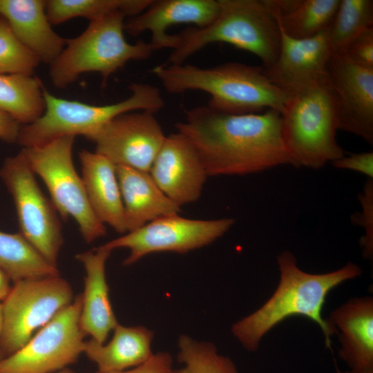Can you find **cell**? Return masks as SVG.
<instances>
[{"label":"cell","mask_w":373,"mask_h":373,"mask_svg":"<svg viewBox=\"0 0 373 373\" xmlns=\"http://www.w3.org/2000/svg\"><path fill=\"white\" fill-rule=\"evenodd\" d=\"M177 132L193 144L208 176L245 175L292 162L285 146L280 113L234 115L207 105L186 111Z\"/></svg>","instance_id":"obj_1"},{"label":"cell","mask_w":373,"mask_h":373,"mask_svg":"<svg viewBox=\"0 0 373 373\" xmlns=\"http://www.w3.org/2000/svg\"><path fill=\"white\" fill-rule=\"evenodd\" d=\"M280 280L271 296L253 313L231 327L233 336L249 352L256 351L262 338L278 324L295 316H305L321 329L325 345L331 348V337L336 329L323 316L328 294L341 284L361 276V267L348 262L341 268L324 274H310L297 265L294 255L281 252L277 257Z\"/></svg>","instance_id":"obj_2"},{"label":"cell","mask_w":373,"mask_h":373,"mask_svg":"<svg viewBox=\"0 0 373 373\" xmlns=\"http://www.w3.org/2000/svg\"><path fill=\"white\" fill-rule=\"evenodd\" d=\"M151 72L168 93H207L211 97L207 106L229 114L258 113L265 108L281 114L289 96L270 82L263 68L239 62L209 68L164 64Z\"/></svg>","instance_id":"obj_3"},{"label":"cell","mask_w":373,"mask_h":373,"mask_svg":"<svg viewBox=\"0 0 373 373\" xmlns=\"http://www.w3.org/2000/svg\"><path fill=\"white\" fill-rule=\"evenodd\" d=\"M280 117L292 166L318 169L346 154L336 139L338 105L328 74L289 94Z\"/></svg>","instance_id":"obj_4"},{"label":"cell","mask_w":373,"mask_h":373,"mask_svg":"<svg viewBox=\"0 0 373 373\" xmlns=\"http://www.w3.org/2000/svg\"><path fill=\"white\" fill-rule=\"evenodd\" d=\"M216 19L204 28L190 27L180 32L178 46L165 64H181L213 43H227L256 55L267 69L280 47L278 21L265 0H218Z\"/></svg>","instance_id":"obj_5"},{"label":"cell","mask_w":373,"mask_h":373,"mask_svg":"<svg viewBox=\"0 0 373 373\" xmlns=\"http://www.w3.org/2000/svg\"><path fill=\"white\" fill-rule=\"evenodd\" d=\"M129 88L131 95L123 101L94 106L57 97L44 87L45 111L34 122L21 125L17 142L29 148L64 136L81 135L88 139L121 114L135 111L155 113L164 106L160 90L152 85L136 83Z\"/></svg>","instance_id":"obj_6"},{"label":"cell","mask_w":373,"mask_h":373,"mask_svg":"<svg viewBox=\"0 0 373 373\" xmlns=\"http://www.w3.org/2000/svg\"><path fill=\"white\" fill-rule=\"evenodd\" d=\"M122 12L91 21L79 36L67 40L66 46L50 64V76L57 88H65L88 72L99 73L105 84L109 76L128 61L148 59L154 50L149 43L131 44L124 38Z\"/></svg>","instance_id":"obj_7"},{"label":"cell","mask_w":373,"mask_h":373,"mask_svg":"<svg viewBox=\"0 0 373 373\" xmlns=\"http://www.w3.org/2000/svg\"><path fill=\"white\" fill-rule=\"evenodd\" d=\"M75 137H60L23 149L32 171L46 184L59 216L64 220L72 217L84 241L90 243L104 236L106 228L93 212L82 177L74 166Z\"/></svg>","instance_id":"obj_8"},{"label":"cell","mask_w":373,"mask_h":373,"mask_svg":"<svg viewBox=\"0 0 373 373\" xmlns=\"http://www.w3.org/2000/svg\"><path fill=\"white\" fill-rule=\"evenodd\" d=\"M0 176L13 199L19 233L46 261L57 267L64 244L59 215L41 190L23 149L4 160Z\"/></svg>","instance_id":"obj_9"},{"label":"cell","mask_w":373,"mask_h":373,"mask_svg":"<svg viewBox=\"0 0 373 373\" xmlns=\"http://www.w3.org/2000/svg\"><path fill=\"white\" fill-rule=\"evenodd\" d=\"M73 299L71 286L59 275L14 283L1 303V359L24 346L36 330L47 324Z\"/></svg>","instance_id":"obj_10"},{"label":"cell","mask_w":373,"mask_h":373,"mask_svg":"<svg viewBox=\"0 0 373 373\" xmlns=\"http://www.w3.org/2000/svg\"><path fill=\"white\" fill-rule=\"evenodd\" d=\"M82 294L14 354L0 360V373H55L76 362L86 336L80 327Z\"/></svg>","instance_id":"obj_11"},{"label":"cell","mask_w":373,"mask_h":373,"mask_svg":"<svg viewBox=\"0 0 373 373\" xmlns=\"http://www.w3.org/2000/svg\"><path fill=\"white\" fill-rule=\"evenodd\" d=\"M234 219L195 220L178 215L168 216L146 223L103 245L114 250L126 248L123 265H131L143 257L157 252L185 254L207 246L224 236Z\"/></svg>","instance_id":"obj_12"},{"label":"cell","mask_w":373,"mask_h":373,"mask_svg":"<svg viewBox=\"0 0 373 373\" xmlns=\"http://www.w3.org/2000/svg\"><path fill=\"white\" fill-rule=\"evenodd\" d=\"M165 137L153 113L135 111L115 117L88 140L116 166L149 172Z\"/></svg>","instance_id":"obj_13"},{"label":"cell","mask_w":373,"mask_h":373,"mask_svg":"<svg viewBox=\"0 0 373 373\" xmlns=\"http://www.w3.org/2000/svg\"><path fill=\"white\" fill-rule=\"evenodd\" d=\"M338 105V128L373 144V68L332 54L327 66Z\"/></svg>","instance_id":"obj_14"},{"label":"cell","mask_w":373,"mask_h":373,"mask_svg":"<svg viewBox=\"0 0 373 373\" xmlns=\"http://www.w3.org/2000/svg\"><path fill=\"white\" fill-rule=\"evenodd\" d=\"M149 173L161 191L180 207L199 199L208 177L196 149L179 132L166 136Z\"/></svg>","instance_id":"obj_15"},{"label":"cell","mask_w":373,"mask_h":373,"mask_svg":"<svg viewBox=\"0 0 373 373\" xmlns=\"http://www.w3.org/2000/svg\"><path fill=\"white\" fill-rule=\"evenodd\" d=\"M328 28L307 39L290 37L280 28L278 55L271 67L264 69L270 82L291 94L327 76L332 55Z\"/></svg>","instance_id":"obj_16"},{"label":"cell","mask_w":373,"mask_h":373,"mask_svg":"<svg viewBox=\"0 0 373 373\" xmlns=\"http://www.w3.org/2000/svg\"><path fill=\"white\" fill-rule=\"evenodd\" d=\"M219 11L218 0H153L142 12L125 20L124 31L136 37L149 30V44L154 50H173L178 46L180 37L166 32L170 26L193 23L204 28L216 19Z\"/></svg>","instance_id":"obj_17"},{"label":"cell","mask_w":373,"mask_h":373,"mask_svg":"<svg viewBox=\"0 0 373 373\" xmlns=\"http://www.w3.org/2000/svg\"><path fill=\"white\" fill-rule=\"evenodd\" d=\"M111 252L101 245L75 256L85 270L80 327L86 335L100 343L106 342L118 324L106 278V263Z\"/></svg>","instance_id":"obj_18"},{"label":"cell","mask_w":373,"mask_h":373,"mask_svg":"<svg viewBox=\"0 0 373 373\" xmlns=\"http://www.w3.org/2000/svg\"><path fill=\"white\" fill-rule=\"evenodd\" d=\"M0 16L39 61L51 64L63 50L66 40L52 30L46 12V1L0 0Z\"/></svg>","instance_id":"obj_19"},{"label":"cell","mask_w":373,"mask_h":373,"mask_svg":"<svg viewBox=\"0 0 373 373\" xmlns=\"http://www.w3.org/2000/svg\"><path fill=\"white\" fill-rule=\"evenodd\" d=\"M329 321L339 334V356L350 370L373 367V298H354L336 308Z\"/></svg>","instance_id":"obj_20"},{"label":"cell","mask_w":373,"mask_h":373,"mask_svg":"<svg viewBox=\"0 0 373 373\" xmlns=\"http://www.w3.org/2000/svg\"><path fill=\"white\" fill-rule=\"evenodd\" d=\"M82 179L90 205L99 220L116 232L127 233L116 165L104 155L79 152Z\"/></svg>","instance_id":"obj_21"},{"label":"cell","mask_w":373,"mask_h":373,"mask_svg":"<svg viewBox=\"0 0 373 373\" xmlns=\"http://www.w3.org/2000/svg\"><path fill=\"white\" fill-rule=\"evenodd\" d=\"M127 233L157 218L178 215L180 207L158 187L149 172L116 166Z\"/></svg>","instance_id":"obj_22"},{"label":"cell","mask_w":373,"mask_h":373,"mask_svg":"<svg viewBox=\"0 0 373 373\" xmlns=\"http://www.w3.org/2000/svg\"><path fill=\"white\" fill-rule=\"evenodd\" d=\"M113 332L107 343H98L93 338L84 342L83 353L96 364L97 372L128 370L144 363L153 354V332L147 327L118 323Z\"/></svg>","instance_id":"obj_23"},{"label":"cell","mask_w":373,"mask_h":373,"mask_svg":"<svg viewBox=\"0 0 373 373\" xmlns=\"http://www.w3.org/2000/svg\"><path fill=\"white\" fill-rule=\"evenodd\" d=\"M280 28L295 39L314 37L330 26L340 0H265Z\"/></svg>","instance_id":"obj_24"},{"label":"cell","mask_w":373,"mask_h":373,"mask_svg":"<svg viewBox=\"0 0 373 373\" xmlns=\"http://www.w3.org/2000/svg\"><path fill=\"white\" fill-rule=\"evenodd\" d=\"M44 87L40 79L32 75H0V111L20 124L34 122L45 111Z\"/></svg>","instance_id":"obj_25"},{"label":"cell","mask_w":373,"mask_h":373,"mask_svg":"<svg viewBox=\"0 0 373 373\" xmlns=\"http://www.w3.org/2000/svg\"><path fill=\"white\" fill-rule=\"evenodd\" d=\"M0 269L14 283L59 275L57 267L46 261L19 232L0 231Z\"/></svg>","instance_id":"obj_26"},{"label":"cell","mask_w":373,"mask_h":373,"mask_svg":"<svg viewBox=\"0 0 373 373\" xmlns=\"http://www.w3.org/2000/svg\"><path fill=\"white\" fill-rule=\"evenodd\" d=\"M153 0H48L46 12L51 25H57L74 17L91 21L115 12L125 13L128 18L145 10Z\"/></svg>","instance_id":"obj_27"},{"label":"cell","mask_w":373,"mask_h":373,"mask_svg":"<svg viewBox=\"0 0 373 373\" xmlns=\"http://www.w3.org/2000/svg\"><path fill=\"white\" fill-rule=\"evenodd\" d=\"M372 27V0H340L328 28L332 54H342L354 38Z\"/></svg>","instance_id":"obj_28"},{"label":"cell","mask_w":373,"mask_h":373,"mask_svg":"<svg viewBox=\"0 0 373 373\" xmlns=\"http://www.w3.org/2000/svg\"><path fill=\"white\" fill-rule=\"evenodd\" d=\"M178 361L186 373H240L234 362L220 354L210 342L200 341L188 335L178 341Z\"/></svg>","instance_id":"obj_29"},{"label":"cell","mask_w":373,"mask_h":373,"mask_svg":"<svg viewBox=\"0 0 373 373\" xmlns=\"http://www.w3.org/2000/svg\"><path fill=\"white\" fill-rule=\"evenodd\" d=\"M38 58L15 37L7 21L0 16V75H32Z\"/></svg>","instance_id":"obj_30"},{"label":"cell","mask_w":373,"mask_h":373,"mask_svg":"<svg viewBox=\"0 0 373 373\" xmlns=\"http://www.w3.org/2000/svg\"><path fill=\"white\" fill-rule=\"evenodd\" d=\"M362 209L352 216L354 224L358 225L365 231L360 244L365 258H372L373 254V180L367 179L359 195Z\"/></svg>","instance_id":"obj_31"},{"label":"cell","mask_w":373,"mask_h":373,"mask_svg":"<svg viewBox=\"0 0 373 373\" xmlns=\"http://www.w3.org/2000/svg\"><path fill=\"white\" fill-rule=\"evenodd\" d=\"M342 54L357 65L373 68V27L354 38Z\"/></svg>","instance_id":"obj_32"},{"label":"cell","mask_w":373,"mask_h":373,"mask_svg":"<svg viewBox=\"0 0 373 373\" xmlns=\"http://www.w3.org/2000/svg\"><path fill=\"white\" fill-rule=\"evenodd\" d=\"M331 164L337 169L354 171L373 178L372 151L345 154Z\"/></svg>","instance_id":"obj_33"},{"label":"cell","mask_w":373,"mask_h":373,"mask_svg":"<svg viewBox=\"0 0 373 373\" xmlns=\"http://www.w3.org/2000/svg\"><path fill=\"white\" fill-rule=\"evenodd\" d=\"M173 358L168 352H160L153 354L144 363L119 372L96 373H174Z\"/></svg>","instance_id":"obj_34"},{"label":"cell","mask_w":373,"mask_h":373,"mask_svg":"<svg viewBox=\"0 0 373 373\" xmlns=\"http://www.w3.org/2000/svg\"><path fill=\"white\" fill-rule=\"evenodd\" d=\"M21 125L10 115L0 111V140L17 142Z\"/></svg>","instance_id":"obj_35"},{"label":"cell","mask_w":373,"mask_h":373,"mask_svg":"<svg viewBox=\"0 0 373 373\" xmlns=\"http://www.w3.org/2000/svg\"><path fill=\"white\" fill-rule=\"evenodd\" d=\"M10 280L8 276L0 269V300H4L11 289Z\"/></svg>","instance_id":"obj_36"},{"label":"cell","mask_w":373,"mask_h":373,"mask_svg":"<svg viewBox=\"0 0 373 373\" xmlns=\"http://www.w3.org/2000/svg\"><path fill=\"white\" fill-rule=\"evenodd\" d=\"M336 372L337 373H373V367L362 370H350L345 372L337 370Z\"/></svg>","instance_id":"obj_37"},{"label":"cell","mask_w":373,"mask_h":373,"mask_svg":"<svg viewBox=\"0 0 373 373\" xmlns=\"http://www.w3.org/2000/svg\"><path fill=\"white\" fill-rule=\"evenodd\" d=\"M3 327V312H2V305L0 303V336L2 331ZM1 359V356L0 353V360Z\"/></svg>","instance_id":"obj_38"},{"label":"cell","mask_w":373,"mask_h":373,"mask_svg":"<svg viewBox=\"0 0 373 373\" xmlns=\"http://www.w3.org/2000/svg\"><path fill=\"white\" fill-rule=\"evenodd\" d=\"M55 373H76V372H73V371H72V370H69L68 368H65L64 370H60L59 372H55Z\"/></svg>","instance_id":"obj_39"},{"label":"cell","mask_w":373,"mask_h":373,"mask_svg":"<svg viewBox=\"0 0 373 373\" xmlns=\"http://www.w3.org/2000/svg\"><path fill=\"white\" fill-rule=\"evenodd\" d=\"M174 373H186L184 368L180 369L178 370H175Z\"/></svg>","instance_id":"obj_40"}]
</instances>
